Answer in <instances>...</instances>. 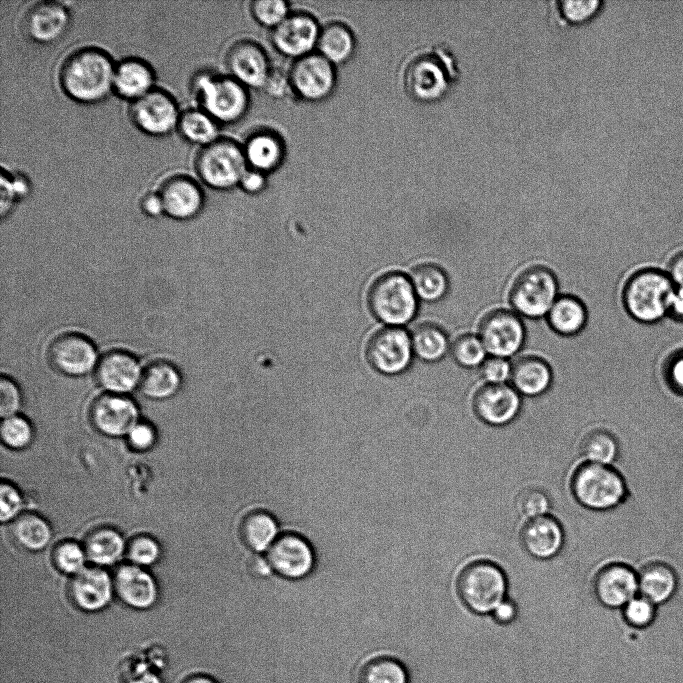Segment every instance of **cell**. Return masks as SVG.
I'll use <instances>...</instances> for the list:
<instances>
[{
    "mask_svg": "<svg viewBox=\"0 0 683 683\" xmlns=\"http://www.w3.org/2000/svg\"><path fill=\"white\" fill-rule=\"evenodd\" d=\"M89 560L110 565L122 555L125 545L122 536L113 528L100 527L91 531L83 546Z\"/></svg>",
    "mask_w": 683,
    "mask_h": 683,
    "instance_id": "cell-37",
    "label": "cell"
},
{
    "mask_svg": "<svg viewBox=\"0 0 683 683\" xmlns=\"http://www.w3.org/2000/svg\"><path fill=\"white\" fill-rule=\"evenodd\" d=\"M415 293L422 303L442 300L449 289V281L442 268L433 263H419L409 274Z\"/></svg>",
    "mask_w": 683,
    "mask_h": 683,
    "instance_id": "cell-36",
    "label": "cell"
},
{
    "mask_svg": "<svg viewBox=\"0 0 683 683\" xmlns=\"http://www.w3.org/2000/svg\"><path fill=\"white\" fill-rule=\"evenodd\" d=\"M359 683H407V674L397 660L378 657L363 665L359 673Z\"/></svg>",
    "mask_w": 683,
    "mask_h": 683,
    "instance_id": "cell-41",
    "label": "cell"
},
{
    "mask_svg": "<svg viewBox=\"0 0 683 683\" xmlns=\"http://www.w3.org/2000/svg\"><path fill=\"white\" fill-rule=\"evenodd\" d=\"M113 588L107 572L99 568H83L71 579L69 594L80 609L98 611L109 603Z\"/></svg>",
    "mask_w": 683,
    "mask_h": 683,
    "instance_id": "cell-24",
    "label": "cell"
},
{
    "mask_svg": "<svg viewBox=\"0 0 683 683\" xmlns=\"http://www.w3.org/2000/svg\"><path fill=\"white\" fill-rule=\"evenodd\" d=\"M368 302L375 317L391 327L410 323L420 308L409 276L398 272L376 280L370 289Z\"/></svg>",
    "mask_w": 683,
    "mask_h": 683,
    "instance_id": "cell-6",
    "label": "cell"
},
{
    "mask_svg": "<svg viewBox=\"0 0 683 683\" xmlns=\"http://www.w3.org/2000/svg\"><path fill=\"white\" fill-rule=\"evenodd\" d=\"M247 570L249 574L255 578H265L272 570L266 557L259 555L252 556L247 562Z\"/></svg>",
    "mask_w": 683,
    "mask_h": 683,
    "instance_id": "cell-61",
    "label": "cell"
},
{
    "mask_svg": "<svg viewBox=\"0 0 683 683\" xmlns=\"http://www.w3.org/2000/svg\"><path fill=\"white\" fill-rule=\"evenodd\" d=\"M594 593L599 602L621 610L639 593L638 572L622 562H608L596 574Z\"/></svg>",
    "mask_w": 683,
    "mask_h": 683,
    "instance_id": "cell-18",
    "label": "cell"
},
{
    "mask_svg": "<svg viewBox=\"0 0 683 683\" xmlns=\"http://www.w3.org/2000/svg\"><path fill=\"white\" fill-rule=\"evenodd\" d=\"M317 48L319 54L332 64H342L352 57L355 38L345 24L332 22L321 28Z\"/></svg>",
    "mask_w": 683,
    "mask_h": 683,
    "instance_id": "cell-34",
    "label": "cell"
},
{
    "mask_svg": "<svg viewBox=\"0 0 683 683\" xmlns=\"http://www.w3.org/2000/svg\"><path fill=\"white\" fill-rule=\"evenodd\" d=\"M639 594L655 605L662 606L676 594L678 576L667 563L655 561L644 565L638 571Z\"/></svg>",
    "mask_w": 683,
    "mask_h": 683,
    "instance_id": "cell-29",
    "label": "cell"
},
{
    "mask_svg": "<svg viewBox=\"0 0 683 683\" xmlns=\"http://www.w3.org/2000/svg\"><path fill=\"white\" fill-rule=\"evenodd\" d=\"M138 407L127 395L105 392L92 403L90 417L95 428L109 436L127 435L138 422Z\"/></svg>",
    "mask_w": 683,
    "mask_h": 683,
    "instance_id": "cell-20",
    "label": "cell"
},
{
    "mask_svg": "<svg viewBox=\"0 0 683 683\" xmlns=\"http://www.w3.org/2000/svg\"><path fill=\"white\" fill-rule=\"evenodd\" d=\"M194 167L204 184L227 190L240 183L248 164L243 147L229 138H217L200 148Z\"/></svg>",
    "mask_w": 683,
    "mask_h": 683,
    "instance_id": "cell-8",
    "label": "cell"
},
{
    "mask_svg": "<svg viewBox=\"0 0 683 683\" xmlns=\"http://www.w3.org/2000/svg\"><path fill=\"white\" fill-rule=\"evenodd\" d=\"M277 531L276 519L264 510L246 513L239 524L240 540L253 552L267 551L278 537Z\"/></svg>",
    "mask_w": 683,
    "mask_h": 683,
    "instance_id": "cell-32",
    "label": "cell"
},
{
    "mask_svg": "<svg viewBox=\"0 0 683 683\" xmlns=\"http://www.w3.org/2000/svg\"><path fill=\"white\" fill-rule=\"evenodd\" d=\"M477 335L488 355L511 360L523 347L525 328L521 316L516 312L497 309L481 319Z\"/></svg>",
    "mask_w": 683,
    "mask_h": 683,
    "instance_id": "cell-10",
    "label": "cell"
},
{
    "mask_svg": "<svg viewBox=\"0 0 683 683\" xmlns=\"http://www.w3.org/2000/svg\"><path fill=\"white\" fill-rule=\"evenodd\" d=\"M243 150L248 167L263 173L276 169L285 154L281 138L271 131H259L251 135Z\"/></svg>",
    "mask_w": 683,
    "mask_h": 683,
    "instance_id": "cell-30",
    "label": "cell"
},
{
    "mask_svg": "<svg viewBox=\"0 0 683 683\" xmlns=\"http://www.w3.org/2000/svg\"><path fill=\"white\" fill-rule=\"evenodd\" d=\"M142 371L137 358L122 350L107 352L95 368L96 379L105 392L123 395L139 387Z\"/></svg>",
    "mask_w": 683,
    "mask_h": 683,
    "instance_id": "cell-22",
    "label": "cell"
},
{
    "mask_svg": "<svg viewBox=\"0 0 683 683\" xmlns=\"http://www.w3.org/2000/svg\"><path fill=\"white\" fill-rule=\"evenodd\" d=\"M457 74L453 55L440 45L409 62L404 73V86L411 98L430 102L445 94Z\"/></svg>",
    "mask_w": 683,
    "mask_h": 683,
    "instance_id": "cell-4",
    "label": "cell"
},
{
    "mask_svg": "<svg viewBox=\"0 0 683 683\" xmlns=\"http://www.w3.org/2000/svg\"><path fill=\"white\" fill-rule=\"evenodd\" d=\"M559 295L554 274L543 266H530L513 280L507 296L508 309L529 319L545 318Z\"/></svg>",
    "mask_w": 683,
    "mask_h": 683,
    "instance_id": "cell-7",
    "label": "cell"
},
{
    "mask_svg": "<svg viewBox=\"0 0 683 683\" xmlns=\"http://www.w3.org/2000/svg\"><path fill=\"white\" fill-rule=\"evenodd\" d=\"M410 335L414 356L420 361L438 362L450 351L451 342L448 335L433 323H419Z\"/></svg>",
    "mask_w": 683,
    "mask_h": 683,
    "instance_id": "cell-33",
    "label": "cell"
},
{
    "mask_svg": "<svg viewBox=\"0 0 683 683\" xmlns=\"http://www.w3.org/2000/svg\"><path fill=\"white\" fill-rule=\"evenodd\" d=\"M478 372L484 384H509L512 363L510 359L489 355L478 368Z\"/></svg>",
    "mask_w": 683,
    "mask_h": 683,
    "instance_id": "cell-49",
    "label": "cell"
},
{
    "mask_svg": "<svg viewBox=\"0 0 683 683\" xmlns=\"http://www.w3.org/2000/svg\"><path fill=\"white\" fill-rule=\"evenodd\" d=\"M522 407V396L510 384H482L474 393L472 408L477 418L491 427L512 423Z\"/></svg>",
    "mask_w": 683,
    "mask_h": 683,
    "instance_id": "cell-15",
    "label": "cell"
},
{
    "mask_svg": "<svg viewBox=\"0 0 683 683\" xmlns=\"http://www.w3.org/2000/svg\"><path fill=\"white\" fill-rule=\"evenodd\" d=\"M239 185L248 193H259L265 188L266 177L263 172L248 168Z\"/></svg>",
    "mask_w": 683,
    "mask_h": 683,
    "instance_id": "cell-57",
    "label": "cell"
},
{
    "mask_svg": "<svg viewBox=\"0 0 683 683\" xmlns=\"http://www.w3.org/2000/svg\"><path fill=\"white\" fill-rule=\"evenodd\" d=\"M289 88V75L280 69H271L263 89L272 97H282Z\"/></svg>",
    "mask_w": 683,
    "mask_h": 683,
    "instance_id": "cell-55",
    "label": "cell"
},
{
    "mask_svg": "<svg viewBox=\"0 0 683 683\" xmlns=\"http://www.w3.org/2000/svg\"><path fill=\"white\" fill-rule=\"evenodd\" d=\"M517 614V608L515 607L514 603L504 599L501 603H499L496 608L492 611L493 617L500 623L506 624L511 621L516 617Z\"/></svg>",
    "mask_w": 683,
    "mask_h": 683,
    "instance_id": "cell-60",
    "label": "cell"
},
{
    "mask_svg": "<svg viewBox=\"0 0 683 683\" xmlns=\"http://www.w3.org/2000/svg\"><path fill=\"white\" fill-rule=\"evenodd\" d=\"M556 4L560 17L566 21L577 23L584 21L595 14L601 5V2L597 0H564L557 1Z\"/></svg>",
    "mask_w": 683,
    "mask_h": 683,
    "instance_id": "cell-50",
    "label": "cell"
},
{
    "mask_svg": "<svg viewBox=\"0 0 683 683\" xmlns=\"http://www.w3.org/2000/svg\"><path fill=\"white\" fill-rule=\"evenodd\" d=\"M0 496V518L2 522H6L18 514L22 507V498L12 484L4 481L1 483Z\"/></svg>",
    "mask_w": 683,
    "mask_h": 683,
    "instance_id": "cell-52",
    "label": "cell"
},
{
    "mask_svg": "<svg viewBox=\"0 0 683 683\" xmlns=\"http://www.w3.org/2000/svg\"><path fill=\"white\" fill-rule=\"evenodd\" d=\"M177 129L185 140L201 146L218 138V123L200 108L183 111Z\"/></svg>",
    "mask_w": 683,
    "mask_h": 683,
    "instance_id": "cell-39",
    "label": "cell"
},
{
    "mask_svg": "<svg viewBox=\"0 0 683 683\" xmlns=\"http://www.w3.org/2000/svg\"><path fill=\"white\" fill-rule=\"evenodd\" d=\"M184 683H216V682L214 680L206 677V676H195V677L188 679Z\"/></svg>",
    "mask_w": 683,
    "mask_h": 683,
    "instance_id": "cell-64",
    "label": "cell"
},
{
    "mask_svg": "<svg viewBox=\"0 0 683 683\" xmlns=\"http://www.w3.org/2000/svg\"><path fill=\"white\" fill-rule=\"evenodd\" d=\"M320 30L313 16L303 12L291 13L273 28L271 42L283 55L298 59L310 54L317 46Z\"/></svg>",
    "mask_w": 683,
    "mask_h": 683,
    "instance_id": "cell-19",
    "label": "cell"
},
{
    "mask_svg": "<svg viewBox=\"0 0 683 683\" xmlns=\"http://www.w3.org/2000/svg\"><path fill=\"white\" fill-rule=\"evenodd\" d=\"M32 437V427L25 418L13 415L3 419L1 438L7 446L14 449L25 448L30 444Z\"/></svg>",
    "mask_w": 683,
    "mask_h": 683,
    "instance_id": "cell-45",
    "label": "cell"
},
{
    "mask_svg": "<svg viewBox=\"0 0 683 683\" xmlns=\"http://www.w3.org/2000/svg\"><path fill=\"white\" fill-rule=\"evenodd\" d=\"M288 75L291 89L307 101L327 98L336 84L333 64L319 53L296 59Z\"/></svg>",
    "mask_w": 683,
    "mask_h": 683,
    "instance_id": "cell-13",
    "label": "cell"
},
{
    "mask_svg": "<svg viewBox=\"0 0 683 683\" xmlns=\"http://www.w3.org/2000/svg\"><path fill=\"white\" fill-rule=\"evenodd\" d=\"M458 591L464 604L473 612L492 613L496 606L506 599V577L497 565L488 561H477L461 572Z\"/></svg>",
    "mask_w": 683,
    "mask_h": 683,
    "instance_id": "cell-9",
    "label": "cell"
},
{
    "mask_svg": "<svg viewBox=\"0 0 683 683\" xmlns=\"http://www.w3.org/2000/svg\"><path fill=\"white\" fill-rule=\"evenodd\" d=\"M181 375L170 362L158 360L142 371L139 389L146 397L164 400L175 395L181 387Z\"/></svg>",
    "mask_w": 683,
    "mask_h": 683,
    "instance_id": "cell-31",
    "label": "cell"
},
{
    "mask_svg": "<svg viewBox=\"0 0 683 683\" xmlns=\"http://www.w3.org/2000/svg\"><path fill=\"white\" fill-rule=\"evenodd\" d=\"M142 212L149 217L165 214L164 205L158 191L146 193L140 201Z\"/></svg>",
    "mask_w": 683,
    "mask_h": 683,
    "instance_id": "cell-58",
    "label": "cell"
},
{
    "mask_svg": "<svg viewBox=\"0 0 683 683\" xmlns=\"http://www.w3.org/2000/svg\"><path fill=\"white\" fill-rule=\"evenodd\" d=\"M450 354L457 364L477 369L489 356L480 337L474 333L457 336L451 341Z\"/></svg>",
    "mask_w": 683,
    "mask_h": 683,
    "instance_id": "cell-42",
    "label": "cell"
},
{
    "mask_svg": "<svg viewBox=\"0 0 683 683\" xmlns=\"http://www.w3.org/2000/svg\"><path fill=\"white\" fill-rule=\"evenodd\" d=\"M521 541L528 553L539 559L555 556L562 548L564 535L559 522L549 515L527 520Z\"/></svg>",
    "mask_w": 683,
    "mask_h": 683,
    "instance_id": "cell-26",
    "label": "cell"
},
{
    "mask_svg": "<svg viewBox=\"0 0 683 683\" xmlns=\"http://www.w3.org/2000/svg\"><path fill=\"white\" fill-rule=\"evenodd\" d=\"M49 359L62 374L80 377L95 370L99 357L90 339L78 333H66L51 344Z\"/></svg>",
    "mask_w": 683,
    "mask_h": 683,
    "instance_id": "cell-16",
    "label": "cell"
},
{
    "mask_svg": "<svg viewBox=\"0 0 683 683\" xmlns=\"http://www.w3.org/2000/svg\"><path fill=\"white\" fill-rule=\"evenodd\" d=\"M266 559L272 571L289 580L306 577L315 564V555L309 542L293 532L279 535L268 548Z\"/></svg>",
    "mask_w": 683,
    "mask_h": 683,
    "instance_id": "cell-14",
    "label": "cell"
},
{
    "mask_svg": "<svg viewBox=\"0 0 683 683\" xmlns=\"http://www.w3.org/2000/svg\"><path fill=\"white\" fill-rule=\"evenodd\" d=\"M225 62L231 77L251 88H263L272 69L265 51L249 40L234 43Z\"/></svg>",
    "mask_w": 683,
    "mask_h": 683,
    "instance_id": "cell-23",
    "label": "cell"
},
{
    "mask_svg": "<svg viewBox=\"0 0 683 683\" xmlns=\"http://www.w3.org/2000/svg\"><path fill=\"white\" fill-rule=\"evenodd\" d=\"M667 274L675 287L683 288V252L671 259Z\"/></svg>",
    "mask_w": 683,
    "mask_h": 683,
    "instance_id": "cell-62",
    "label": "cell"
},
{
    "mask_svg": "<svg viewBox=\"0 0 683 683\" xmlns=\"http://www.w3.org/2000/svg\"><path fill=\"white\" fill-rule=\"evenodd\" d=\"M548 324L563 336H573L585 326L587 314L583 303L570 295H559L546 316Z\"/></svg>",
    "mask_w": 683,
    "mask_h": 683,
    "instance_id": "cell-35",
    "label": "cell"
},
{
    "mask_svg": "<svg viewBox=\"0 0 683 683\" xmlns=\"http://www.w3.org/2000/svg\"><path fill=\"white\" fill-rule=\"evenodd\" d=\"M18 200L11 179V172L3 168L1 171V216L4 217L8 214Z\"/></svg>",
    "mask_w": 683,
    "mask_h": 683,
    "instance_id": "cell-56",
    "label": "cell"
},
{
    "mask_svg": "<svg viewBox=\"0 0 683 683\" xmlns=\"http://www.w3.org/2000/svg\"><path fill=\"white\" fill-rule=\"evenodd\" d=\"M11 179L18 199L21 200L25 198L31 190V185L28 178L20 173H11Z\"/></svg>",
    "mask_w": 683,
    "mask_h": 683,
    "instance_id": "cell-63",
    "label": "cell"
},
{
    "mask_svg": "<svg viewBox=\"0 0 683 683\" xmlns=\"http://www.w3.org/2000/svg\"><path fill=\"white\" fill-rule=\"evenodd\" d=\"M413 357L411 335L401 327L378 331L367 346L369 363L386 375L403 373L411 366Z\"/></svg>",
    "mask_w": 683,
    "mask_h": 683,
    "instance_id": "cell-12",
    "label": "cell"
},
{
    "mask_svg": "<svg viewBox=\"0 0 683 683\" xmlns=\"http://www.w3.org/2000/svg\"><path fill=\"white\" fill-rule=\"evenodd\" d=\"M155 79V72L148 62L137 57L125 58L116 64L114 92L132 102L153 90Z\"/></svg>",
    "mask_w": 683,
    "mask_h": 683,
    "instance_id": "cell-27",
    "label": "cell"
},
{
    "mask_svg": "<svg viewBox=\"0 0 683 683\" xmlns=\"http://www.w3.org/2000/svg\"><path fill=\"white\" fill-rule=\"evenodd\" d=\"M251 13L261 25L274 28L289 15V7L283 0H256L251 3Z\"/></svg>",
    "mask_w": 683,
    "mask_h": 683,
    "instance_id": "cell-47",
    "label": "cell"
},
{
    "mask_svg": "<svg viewBox=\"0 0 683 683\" xmlns=\"http://www.w3.org/2000/svg\"><path fill=\"white\" fill-rule=\"evenodd\" d=\"M657 611V605L638 593L621 609V615L629 626L644 630L654 624Z\"/></svg>",
    "mask_w": 683,
    "mask_h": 683,
    "instance_id": "cell-43",
    "label": "cell"
},
{
    "mask_svg": "<svg viewBox=\"0 0 683 683\" xmlns=\"http://www.w3.org/2000/svg\"><path fill=\"white\" fill-rule=\"evenodd\" d=\"M509 384L521 395L535 397L545 393L552 383V371L541 358L517 355L511 359Z\"/></svg>",
    "mask_w": 683,
    "mask_h": 683,
    "instance_id": "cell-28",
    "label": "cell"
},
{
    "mask_svg": "<svg viewBox=\"0 0 683 683\" xmlns=\"http://www.w3.org/2000/svg\"><path fill=\"white\" fill-rule=\"evenodd\" d=\"M127 552L135 565H151L159 558L160 547L151 536L137 535L130 540Z\"/></svg>",
    "mask_w": 683,
    "mask_h": 683,
    "instance_id": "cell-48",
    "label": "cell"
},
{
    "mask_svg": "<svg viewBox=\"0 0 683 683\" xmlns=\"http://www.w3.org/2000/svg\"><path fill=\"white\" fill-rule=\"evenodd\" d=\"M129 444L136 450L151 448L156 440L155 430L148 423L137 422L127 434Z\"/></svg>",
    "mask_w": 683,
    "mask_h": 683,
    "instance_id": "cell-53",
    "label": "cell"
},
{
    "mask_svg": "<svg viewBox=\"0 0 683 683\" xmlns=\"http://www.w3.org/2000/svg\"><path fill=\"white\" fill-rule=\"evenodd\" d=\"M667 314L675 320L683 321V288H674L669 298Z\"/></svg>",
    "mask_w": 683,
    "mask_h": 683,
    "instance_id": "cell-59",
    "label": "cell"
},
{
    "mask_svg": "<svg viewBox=\"0 0 683 683\" xmlns=\"http://www.w3.org/2000/svg\"><path fill=\"white\" fill-rule=\"evenodd\" d=\"M580 448L586 462L600 465L614 466L620 453L616 436L602 428L585 433Z\"/></svg>",
    "mask_w": 683,
    "mask_h": 683,
    "instance_id": "cell-38",
    "label": "cell"
},
{
    "mask_svg": "<svg viewBox=\"0 0 683 683\" xmlns=\"http://www.w3.org/2000/svg\"><path fill=\"white\" fill-rule=\"evenodd\" d=\"M70 13L59 1L34 3L22 17L23 34L33 42L48 44L60 39L70 25Z\"/></svg>",
    "mask_w": 683,
    "mask_h": 683,
    "instance_id": "cell-17",
    "label": "cell"
},
{
    "mask_svg": "<svg viewBox=\"0 0 683 683\" xmlns=\"http://www.w3.org/2000/svg\"><path fill=\"white\" fill-rule=\"evenodd\" d=\"M549 508V498L539 488L524 489L516 498V509L527 520L547 515Z\"/></svg>",
    "mask_w": 683,
    "mask_h": 683,
    "instance_id": "cell-46",
    "label": "cell"
},
{
    "mask_svg": "<svg viewBox=\"0 0 683 683\" xmlns=\"http://www.w3.org/2000/svg\"><path fill=\"white\" fill-rule=\"evenodd\" d=\"M52 558L58 570L76 574L84 568L85 550L74 541H62L53 550Z\"/></svg>",
    "mask_w": 683,
    "mask_h": 683,
    "instance_id": "cell-44",
    "label": "cell"
},
{
    "mask_svg": "<svg viewBox=\"0 0 683 683\" xmlns=\"http://www.w3.org/2000/svg\"><path fill=\"white\" fill-rule=\"evenodd\" d=\"M130 103V120L140 131L151 136H165L177 129L181 113L176 100L167 91L154 88Z\"/></svg>",
    "mask_w": 683,
    "mask_h": 683,
    "instance_id": "cell-11",
    "label": "cell"
},
{
    "mask_svg": "<svg viewBox=\"0 0 683 683\" xmlns=\"http://www.w3.org/2000/svg\"><path fill=\"white\" fill-rule=\"evenodd\" d=\"M571 487L580 504L598 511H612L621 506L628 496L623 475L608 465L584 463L575 471Z\"/></svg>",
    "mask_w": 683,
    "mask_h": 683,
    "instance_id": "cell-5",
    "label": "cell"
},
{
    "mask_svg": "<svg viewBox=\"0 0 683 683\" xmlns=\"http://www.w3.org/2000/svg\"><path fill=\"white\" fill-rule=\"evenodd\" d=\"M674 288L668 274L660 270L645 268L634 271L623 288L624 308L637 322H655L667 314Z\"/></svg>",
    "mask_w": 683,
    "mask_h": 683,
    "instance_id": "cell-3",
    "label": "cell"
},
{
    "mask_svg": "<svg viewBox=\"0 0 683 683\" xmlns=\"http://www.w3.org/2000/svg\"><path fill=\"white\" fill-rule=\"evenodd\" d=\"M21 404V393L17 384L2 375L0 380V414L3 419L16 415Z\"/></svg>",
    "mask_w": 683,
    "mask_h": 683,
    "instance_id": "cell-51",
    "label": "cell"
},
{
    "mask_svg": "<svg viewBox=\"0 0 683 683\" xmlns=\"http://www.w3.org/2000/svg\"><path fill=\"white\" fill-rule=\"evenodd\" d=\"M12 534L18 544L29 550H40L51 538L47 522L40 516L26 513L18 516L12 524Z\"/></svg>",
    "mask_w": 683,
    "mask_h": 683,
    "instance_id": "cell-40",
    "label": "cell"
},
{
    "mask_svg": "<svg viewBox=\"0 0 683 683\" xmlns=\"http://www.w3.org/2000/svg\"><path fill=\"white\" fill-rule=\"evenodd\" d=\"M190 89L199 108L218 124L234 123L248 110L246 87L231 76L202 70L193 76Z\"/></svg>",
    "mask_w": 683,
    "mask_h": 683,
    "instance_id": "cell-2",
    "label": "cell"
},
{
    "mask_svg": "<svg viewBox=\"0 0 683 683\" xmlns=\"http://www.w3.org/2000/svg\"><path fill=\"white\" fill-rule=\"evenodd\" d=\"M114 590L127 605L146 609L157 599V587L152 576L135 564L117 568L113 578Z\"/></svg>",
    "mask_w": 683,
    "mask_h": 683,
    "instance_id": "cell-25",
    "label": "cell"
},
{
    "mask_svg": "<svg viewBox=\"0 0 683 683\" xmlns=\"http://www.w3.org/2000/svg\"><path fill=\"white\" fill-rule=\"evenodd\" d=\"M158 193L162 199L165 214L176 220L194 218L204 205L202 188L192 177L185 174L167 177L161 183Z\"/></svg>",
    "mask_w": 683,
    "mask_h": 683,
    "instance_id": "cell-21",
    "label": "cell"
},
{
    "mask_svg": "<svg viewBox=\"0 0 683 683\" xmlns=\"http://www.w3.org/2000/svg\"><path fill=\"white\" fill-rule=\"evenodd\" d=\"M665 376L671 389L683 395V351L677 352L668 360Z\"/></svg>",
    "mask_w": 683,
    "mask_h": 683,
    "instance_id": "cell-54",
    "label": "cell"
},
{
    "mask_svg": "<svg viewBox=\"0 0 683 683\" xmlns=\"http://www.w3.org/2000/svg\"><path fill=\"white\" fill-rule=\"evenodd\" d=\"M116 64L110 54L98 47H83L71 52L59 69V84L72 100L96 104L114 91Z\"/></svg>",
    "mask_w": 683,
    "mask_h": 683,
    "instance_id": "cell-1",
    "label": "cell"
}]
</instances>
